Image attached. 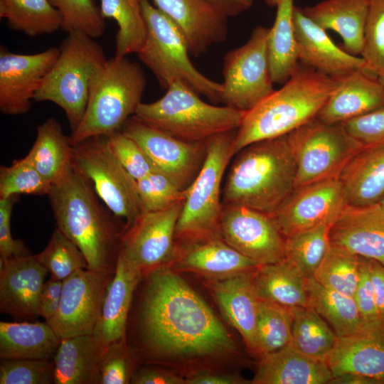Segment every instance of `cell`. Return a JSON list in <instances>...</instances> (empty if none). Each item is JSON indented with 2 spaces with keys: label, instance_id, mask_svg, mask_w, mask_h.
I'll return each mask as SVG.
<instances>
[{
  "label": "cell",
  "instance_id": "1",
  "mask_svg": "<svg viewBox=\"0 0 384 384\" xmlns=\"http://www.w3.org/2000/svg\"><path fill=\"white\" fill-rule=\"evenodd\" d=\"M134 313L138 360L207 356L234 348L230 334L204 300L169 264L142 274Z\"/></svg>",
  "mask_w": 384,
  "mask_h": 384
},
{
  "label": "cell",
  "instance_id": "2",
  "mask_svg": "<svg viewBox=\"0 0 384 384\" xmlns=\"http://www.w3.org/2000/svg\"><path fill=\"white\" fill-rule=\"evenodd\" d=\"M48 196L57 227L80 248L87 269L114 274L125 223L100 203L90 181L73 164Z\"/></svg>",
  "mask_w": 384,
  "mask_h": 384
},
{
  "label": "cell",
  "instance_id": "3",
  "mask_svg": "<svg viewBox=\"0 0 384 384\" xmlns=\"http://www.w3.org/2000/svg\"><path fill=\"white\" fill-rule=\"evenodd\" d=\"M337 83L299 64L281 88L244 113L233 141V156L252 143L287 135L315 119Z\"/></svg>",
  "mask_w": 384,
  "mask_h": 384
},
{
  "label": "cell",
  "instance_id": "4",
  "mask_svg": "<svg viewBox=\"0 0 384 384\" xmlns=\"http://www.w3.org/2000/svg\"><path fill=\"white\" fill-rule=\"evenodd\" d=\"M295 178L287 134L258 141L235 154L222 190V203L272 215L294 190Z\"/></svg>",
  "mask_w": 384,
  "mask_h": 384
},
{
  "label": "cell",
  "instance_id": "5",
  "mask_svg": "<svg viewBox=\"0 0 384 384\" xmlns=\"http://www.w3.org/2000/svg\"><path fill=\"white\" fill-rule=\"evenodd\" d=\"M146 85L138 63L127 56L108 59L92 81L80 123L69 136L72 146L120 131L142 102Z\"/></svg>",
  "mask_w": 384,
  "mask_h": 384
},
{
  "label": "cell",
  "instance_id": "6",
  "mask_svg": "<svg viewBox=\"0 0 384 384\" xmlns=\"http://www.w3.org/2000/svg\"><path fill=\"white\" fill-rule=\"evenodd\" d=\"M244 112L203 101L181 81L171 83L158 100L142 102L132 116L137 120L186 142H206L240 127Z\"/></svg>",
  "mask_w": 384,
  "mask_h": 384
},
{
  "label": "cell",
  "instance_id": "7",
  "mask_svg": "<svg viewBox=\"0 0 384 384\" xmlns=\"http://www.w3.org/2000/svg\"><path fill=\"white\" fill-rule=\"evenodd\" d=\"M94 39L80 31L68 33L34 97L35 101H49L60 107L72 132L83 117L93 80L107 60Z\"/></svg>",
  "mask_w": 384,
  "mask_h": 384
},
{
  "label": "cell",
  "instance_id": "8",
  "mask_svg": "<svg viewBox=\"0 0 384 384\" xmlns=\"http://www.w3.org/2000/svg\"><path fill=\"white\" fill-rule=\"evenodd\" d=\"M142 6L146 36L137 55L152 72L161 87L167 90L174 82L181 81L210 100L221 102L222 84L196 68L178 27L149 0H142Z\"/></svg>",
  "mask_w": 384,
  "mask_h": 384
},
{
  "label": "cell",
  "instance_id": "9",
  "mask_svg": "<svg viewBox=\"0 0 384 384\" xmlns=\"http://www.w3.org/2000/svg\"><path fill=\"white\" fill-rule=\"evenodd\" d=\"M236 131L222 132L207 140V155L203 167L186 190L176 226V241L221 236L220 187L225 169L233 157L232 144Z\"/></svg>",
  "mask_w": 384,
  "mask_h": 384
},
{
  "label": "cell",
  "instance_id": "10",
  "mask_svg": "<svg viewBox=\"0 0 384 384\" xmlns=\"http://www.w3.org/2000/svg\"><path fill=\"white\" fill-rule=\"evenodd\" d=\"M296 164L294 188L338 178L349 160L364 146L342 124L316 117L287 134Z\"/></svg>",
  "mask_w": 384,
  "mask_h": 384
},
{
  "label": "cell",
  "instance_id": "11",
  "mask_svg": "<svg viewBox=\"0 0 384 384\" xmlns=\"http://www.w3.org/2000/svg\"><path fill=\"white\" fill-rule=\"evenodd\" d=\"M72 164L89 180L99 198L127 229L142 213L137 181L111 151L107 136L87 139L73 146Z\"/></svg>",
  "mask_w": 384,
  "mask_h": 384
},
{
  "label": "cell",
  "instance_id": "12",
  "mask_svg": "<svg viewBox=\"0 0 384 384\" xmlns=\"http://www.w3.org/2000/svg\"><path fill=\"white\" fill-rule=\"evenodd\" d=\"M269 28L257 26L240 47L224 56L221 102L247 112L274 90L267 50Z\"/></svg>",
  "mask_w": 384,
  "mask_h": 384
},
{
  "label": "cell",
  "instance_id": "13",
  "mask_svg": "<svg viewBox=\"0 0 384 384\" xmlns=\"http://www.w3.org/2000/svg\"><path fill=\"white\" fill-rule=\"evenodd\" d=\"M120 131L136 142L157 169L183 191L191 185L206 158L207 141H183L133 117Z\"/></svg>",
  "mask_w": 384,
  "mask_h": 384
},
{
  "label": "cell",
  "instance_id": "14",
  "mask_svg": "<svg viewBox=\"0 0 384 384\" xmlns=\"http://www.w3.org/2000/svg\"><path fill=\"white\" fill-rule=\"evenodd\" d=\"M113 275L86 268L63 280L58 309L45 320L60 339L92 334Z\"/></svg>",
  "mask_w": 384,
  "mask_h": 384
},
{
  "label": "cell",
  "instance_id": "15",
  "mask_svg": "<svg viewBox=\"0 0 384 384\" xmlns=\"http://www.w3.org/2000/svg\"><path fill=\"white\" fill-rule=\"evenodd\" d=\"M183 202L159 211L142 213L124 234L119 255L143 274L169 264L175 250V230Z\"/></svg>",
  "mask_w": 384,
  "mask_h": 384
},
{
  "label": "cell",
  "instance_id": "16",
  "mask_svg": "<svg viewBox=\"0 0 384 384\" xmlns=\"http://www.w3.org/2000/svg\"><path fill=\"white\" fill-rule=\"evenodd\" d=\"M220 229L229 245L259 265L284 258L285 238L269 215L243 206L223 204Z\"/></svg>",
  "mask_w": 384,
  "mask_h": 384
},
{
  "label": "cell",
  "instance_id": "17",
  "mask_svg": "<svg viewBox=\"0 0 384 384\" xmlns=\"http://www.w3.org/2000/svg\"><path fill=\"white\" fill-rule=\"evenodd\" d=\"M346 206L341 183L334 178L294 188L270 216L286 238L321 223L333 222Z\"/></svg>",
  "mask_w": 384,
  "mask_h": 384
},
{
  "label": "cell",
  "instance_id": "18",
  "mask_svg": "<svg viewBox=\"0 0 384 384\" xmlns=\"http://www.w3.org/2000/svg\"><path fill=\"white\" fill-rule=\"evenodd\" d=\"M59 55L50 47L34 54H18L1 48L0 111L7 115L27 113L35 95Z\"/></svg>",
  "mask_w": 384,
  "mask_h": 384
},
{
  "label": "cell",
  "instance_id": "19",
  "mask_svg": "<svg viewBox=\"0 0 384 384\" xmlns=\"http://www.w3.org/2000/svg\"><path fill=\"white\" fill-rule=\"evenodd\" d=\"M294 27L298 60L304 65L336 80L356 70H366L361 56L351 54L336 45L326 30L309 18L302 8L296 6Z\"/></svg>",
  "mask_w": 384,
  "mask_h": 384
},
{
  "label": "cell",
  "instance_id": "20",
  "mask_svg": "<svg viewBox=\"0 0 384 384\" xmlns=\"http://www.w3.org/2000/svg\"><path fill=\"white\" fill-rule=\"evenodd\" d=\"M331 245L384 266V208L380 203L347 205L332 222Z\"/></svg>",
  "mask_w": 384,
  "mask_h": 384
},
{
  "label": "cell",
  "instance_id": "21",
  "mask_svg": "<svg viewBox=\"0 0 384 384\" xmlns=\"http://www.w3.org/2000/svg\"><path fill=\"white\" fill-rule=\"evenodd\" d=\"M169 265L175 271L192 272L212 279L252 271L260 266L221 236L176 241Z\"/></svg>",
  "mask_w": 384,
  "mask_h": 384
},
{
  "label": "cell",
  "instance_id": "22",
  "mask_svg": "<svg viewBox=\"0 0 384 384\" xmlns=\"http://www.w3.org/2000/svg\"><path fill=\"white\" fill-rule=\"evenodd\" d=\"M48 273L35 255L0 257V313L20 319L39 316Z\"/></svg>",
  "mask_w": 384,
  "mask_h": 384
},
{
  "label": "cell",
  "instance_id": "23",
  "mask_svg": "<svg viewBox=\"0 0 384 384\" xmlns=\"http://www.w3.org/2000/svg\"><path fill=\"white\" fill-rule=\"evenodd\" d=\"M154 5L181 30L190 54L198 57L224 42L228 18L206 0H153Z\"/></svg>",
  "mask_w": 384,
  "mask_h": 384
},
{
  "label": "cell",
  "instance_id": "24",
  "mask_svg": "<svg viewBox=\"0 0 384 384\" xmlns=\"http://www.w3.org/2000/svg\"><path fill=\"white\" fill-rule=\"evenodd\" d=\"M254 271L211 279L207 284L223 316L240 333L250 352L258 356L256 326L260 299L253 283Z\"/></svg>",
  "mask_w": 384,
  "mask_h": 384
},
{
  "label": "cell",
  "instance_id": "25",
  "mask_svg": "<svg viewBox=\"0 0 384 384\" xmlns=\"http://www.w3.org/2000/svg\"><path fill=\"white\" fill-rule=\"evenodd\" d=\"M326 362L333 378L354 373L384 384V324L337 336Z\"/></svg>",
  "mask_w": 384,
  "mask_h": 384
},
{
  "label": "cell",
  "instance_id": "26",
  "mask_svg": "<svg viewBox=\"0 0 384 384\" xmlns=\"http://www.w3.org/2000/svg\"><path fill=\"white\" fill-rule=\"evenodd\" d=\"M383 107V86L375 75L360 70L338 80L316 118L329 124H342Z\"/></svg>",
  "mask_w": 384,
  "mask_h": 384
},
{
  "label": "cell",
  "instance_id": "27",
  "mask_svg": "<svg viewBox=\"0 0 384 384\" xmlns=\"http://www.w3.org/2000/svg\"><path fill=\"white\" fill-rule=\"evenodd\" d=\"M142 274L119 255L115 272L92 333L103 347L125 336L134 293Z\"/></svg>",
  "mask_w": 384,
  "mask_h": 384
},
{
  "label": "cell",
  "instance_id": "28",
  "mask_svg": "<svg viewBox=\"0 0 384 384\" xmlns=\"http://www.w3.org/2000/svg\"><path fill=\"white\" fill-rule=\"evenodd\" d=\"M333 375L325 361L311 358L291 343L260 358L254 384H329Z\"/></svg>",
  "mask_w": 384,
  "mask_h": 384
},
{
  "label": "cell",
  "instance_id": "29",
  "mask_svg": "<svg viewBox=\"0 0 384 384\" xmlns=\"http://www.w3.org/2000/svg\"><path fill=\"white\" fill-rule=\"evenodd\" d=\"M338 179L347 205L380 203L384 198V144L364 146L346 164Z\"/></svg>",
  "mask_w": 384,
  "mask_h": 384
},
{
  "label": "cell",
  "instance_id": "30",
  "mask_svg": "<svg viewBox=\"0 0 384 384\" xmlns=\"http://www.w3.org/2000/svg\"><path fill=\"white\" fill-rule=\"evenodd\" d=\"M367 0H323L302 8L304 14L323 29L336 32L348 53L361 55L365 40Z\"/></svg>",
  "mask_w": 384,
  "mask_h": 384
},
{
  "label": "cell",
  "instance_id": "31",
  "mask_svg": "<svg viewBox=\"0 0 384 384\" xmlns=\"http://www.w3.org/2000/svg\"><path fill=\"white\" fill-rule=\"evenodd\" d=\"M104 348L92 334L61 339L53 356L54 384H99Z\"/></svg>",
  "mask_w": 384,
  "mask_h": 384
},
{
  "label": "cell",
  "instance_id": "32",
  "mask_svg": "<svg viewBox=\"0 0 384 384\" xmlns=\"http://www.w3.org/2000/svg\"><path fill=\"white\" fill-rule=\"evenodd\" d=\"M253 283L260 300L288 309L309 306L306 278L286 258L258 266Z\"/></svg>",
  "mask_w": 384,
  "mask_h": 384
},
{
  "label": "cell",
  "instance_id": "33",
  "mask_svg": "<svg viewBox=\"0 0 384 384\" xmlns=\"http://www.w3.org/2000/svg\"><path fill=\"white\" fill-rule=\"evenodd\" d=\"M60 340L46 321H0V358H53Z\"/></svg>",
  "mask_w": 384,
  "mask_h": 384
},
{
  "label": "cell",
  "instance_id": "34",
  "mask_svg": "<svg viewBox=\"0 0 384 384\" xmlns=\"http://www.w3.org/2000/svg\"><path fill=\"white\" fill-rule=\"evenodd\" d=\"M25 157L52 185L62 178L72 164L73 146L55 119L48 118L38 127L35 142Z\"/></svg>",
  "mask_w": 384,
  "mask_h": 384
},
{
  "label": "cell",
  "instance_id": "35",
  "mask_svg": "<svg viewBox=\"0 0 384 384\" xmlns=\"http://www.w3.org/2000/svg\"><path fill=\"white\" fill-rule=\"evenodd\" d=\"M269 28L267 50L273 83L283 85L299 65L294 27V0H279Z\"/></svg>",
  "mask_w": 384,
  "mask_h": 384
},
{
  "label": "cell",
  "instance_id": "36",
  "mask_svg": "<svg viewBox=\"0 0 384 384\" xmlns=\"http://www.w3.org/2000/svg\"><path fill=\"white\" fill-rule=\"evenodd\" d=\"M309 306L330 324L337 336L365 328L353 297L326 288L314 277L306 278Z\"/></svg>",
  "mask_w": 384,
  "mask_h": 384
},
{
  "label": "cell",
  "instance_id": "37",
  "mask_svg": "<svg viewBox=\"0 0 384 384\" xmlns=\"http://www.w3.org/2000/svg\"><path fill=\"white\" fill-rule=\"evenodd\" d=\"M0 18L12 30L35 37L62 28V17L50 0H0Z\"/></svg>",
  "mask_w": 384,
  "mask_h": 384
},
{
  "label": "cell",
  "instance_id": "38",
  "mask_svg": "<svg viewBox=\"0 0 384 384\" xmlns=\"http://www.w3.org/2000/svg\"><path fill=\"white\" fill-rule=\"evenodd\" d=\"M100 11L105 18L114 20L118 26L114 56L137 54L146 36L142 0H100Z\"/></svg>",
  "mask_w": 384,
  "mask_h": 384
},
{
  "label": "cell",
  "instance_id": "39",
  "mask_svg": "<svg viewBox=\"0 0 384 384\" xmlns=\"http://www.w3.org/2000/svg\"><path fill=\"white\" fill-rule=\"evenodd\" d=\"M290 309L293 316L291 344L304 354L326 362L337 338L334 331L309 306Z\"/></svg>",
  "mask_w": 384,
  "mask_h": 384
},
{
  "label": "cell",
  "instance_id": "40",
  "mask_svg": "<svg viewBox=\"0 0 384 384\" xmlns=\"http://www.w3.org/2000/svg\"><path fill=\"white\" fill-rule=\"evenodd\" d=\"M332 222H324L285 238L284 258L305 278L313 277L329 247Z\"/></svg>",
  "mask_w": 384,
  "mask_h": 384
},
{
  "label": "cell",
  "instance_id": "41",
  "mask_svg": "<svg viewBox=\"0 0 384 384\" xmlns=\"http://www.w3.org/2000/svg\"><path fill=\"white\" fill-rule=\"evenodd\" d=\"M292 322L290 309L259 301L256 336L260 358L292 343Z\"/></svg>",
  "mask_w": 384,
  "mask_h": 384
},
{
  "label": "cell",
  "instance_id": "42",
  "mask_svg": "<svg viewBox=\"0 0 384 384\" xmlns=\"http://www.w3.org/2000/svg\"><path fill=\"white\" fill-rule=\"evenodd\" d=\"M360 257L331 245L313 277L322 286L353 297L360 274Z\"/></svg>",
  "mask_w": 384,
  "mask_h": 384
},
{
  "label": "cell",
  "instance_id": "43",
  "mask_svg": "<svg viewBox=\"0 0 384 384\" xmlns=\"http://www.w3.org/2000/svg\"><path fill=\"white\" fill-rule=\"evenodd\" d=\"M35 257L50 277L61 281L78 270L87 268V260L80 248L58 227L46 247Z\"/></svg>",
  "mask_w": 384,
  "mask_h": 384
},
{
  "label": "cell",
  "instance_id": "44",
  "mask_svg": "<svg viewBox=\"0 0 384 384\" xmlns=\"http://www.w3.org/2000/svg\"><path fill=\"white\" fill-rule=\"evenodd\" d=\"M53 185L26 158L0 167V198L26 195H48Z\"/></svg>",
  "mask_w": 384,
  "mask_h": 384
},
{
  "label": "cell",
  "instance_id": "45",
  "mask_svg": "<svg viewBox=\"0 0 384 384\" xmlns=\"http://www.w3.org/2000/svg\"><path fill=\"white\" fill-rule=\"evenodd\" d=\"M62 17V29L80 31L96 38L105 30V21L94 0H50Z\"/></svg>",
  "mask_w": 384,
  "mask_h": 384
},
{
  "label": "cell",
  "instance_id": "46",
  "mask_svg": "<svg viewBox=\"0 0 384 384\" xmlns=\"http://www.w3.org/2000/svg\"><path fill=\"white\" fill-rule=\"evenodd\" d=\"M138 363V358L127 343L125 336L110 343L103 350L99 384L130 383Z\"/></svg>",
  "mask_w": 384,
  "mask_h": 384
},
{
  "label": "cell",
  "instance_id": "47",
  "mask_svg": "<svg viewBox=\"0 0 384 384\" xmlns=\"http://www.w3.org/2000/svg\"><path fill=\"white\" fill-rule=\"evenodd\" d=\"M136 181L142 213L163 210L185 201L186 191L160 171Z\"/></svg>",
  "mask_w": 384,
  "mask_h": 384
},
{
  "label": "cell",
  "instance_id": "48",
  "mask_svg": "<svg viewBox=\"0 0 384 384\" xmlns=\"http://www.w3.org/2000/svg\"><path fill=\"white\" fill-rule=\"evenodd\" d=\"M365 40L361 56L366 70L374 75L384 70V0H367Z\"/></svg>",
  "mask_w": 384,
  "mask_h": 384
},
{
  "label": "cell",
  "instance_id": "49",
  "mask_svg": "<svg viewBox=\"0 0 384 384\" xmlns=\"http://www.w3.org/2000/svg\"><path fill=\"white\" fill-rule=\"evenodd\" d=\"M54 370L53 358H1L0 384H53Z\"/></svg>",
  "mask_w": 384,
  "mask_h": 384
},
{
  "label": "cell",
  "instance_id": "50",
  "mask_svg": "<svg viewBox=\"0 0 384 384\" xmlns=\"http://www.w3.org/2000/svg\"><path fill=\"white\" fill-rule=\"evenodd\" d=\"M107 142L117 160L136 181L159 171L139 144L121 131L107 136Z\"/></svg>",
  "mask_w": 384,
  "mask_h": 384
},
{
  "label": "cell",
  "instance_id": "51",
  "mask_svg": "<svg viewBox=\"0 0 384 384\" xmlns=\"http://www.w3.org/2000/svg\"><path fill=\"white\" fill-rule=\"evenodd\" d=\"M358 282L353 296L365 328L384 324L379 318L370 282L369 259L360 257Z\"/></svg>",
  "mask_w": 384,
  "mask_h": 384
},
{
  "label": "cell",
  "instance_id": "52",
  "mask_svg": "<svg viewBox=\"0 0 384 384\" xmlns=\"http://www.w3.org/2000/svg\"><path fill=\"white\" fill-rule=\"evenodd\" d=\"M342 124L348 133L363 146L384 144V107Z\"/></svg>",
  "mask_w": 384,
  "mask_h": 384
},
{
  "label": "cell",
  "instance_id": "53",
  "mask_svg": "<svg viewBox=\"0 0 384 384\" xmlns=\"http://www.w3.org/2000/svg\"><path fill=\"white\" fill-rule=\"evenodd\" d=\"M18 196L0 198V257L8 258L31 255L21 240L14 239L11 232V212Z\"/></svg>",
  "mask_w": 384,
  "mask_h": 384
},
{
  "label": "cell",
  "instance_id": "54",
  "mask_svg": "<svg viewBox=\"0 0 384 384\" xmlns=\"http://www.w3.org/2000/svg\"><path fill=\"white\" fill-rule=\"evenodd\" d=\"M63 282L50 277L44 283L39 302V316L45 320L50 319L57 311L63 288Z\"/></svg>",
  "mask_w": 384,
  "mask_h": 384
},
{
  "label": "cell",
  "instance_id": "55",
  "mask_svg": "<svg viewBox=\"0 0 384 384\" xmlns=\"http://www.w3.org/2000/svg\"><path fill=\"white\" fill-rule=\"evenodd\" d=\"M130 383L132 384H182L186 380L168 370L156 367L137 368Z\"/></svg>",
  "mask_w": 384,
  "mask_h": 384
},
{
  "label": "cell",
  "instance_id": "56",
  "mask_svg": "<svg viewBox=\"0 0 384 384\" xmlns=\"http://www.w3.org/2000/svg\"><path fill=\"white\" fill-rule=\"evenodd\" d=\"M370 282L380 320L384 323V266L369 259Z\"/></svg>",
  "mask_w": 384,
  "mask_h": 384
},
{
  "label": "cell",
  "instance_id": "57",
  "mask_svg": "<svg viewBox=\"0 0 384 384\" xmlns=\"http://www.w3.org/2000/svg\"><path fill=\"white\" fill-rule=\"evenodd\" d=\"M227 18L237 16L250 9L253 0H206Z\"/></svg>",
  "mask_w": 384,
  "mask_h": 384
},
{
  "label": "cell",
  "instance_id": "58",
  "mask_svg": "<svg viewBox=\"0 0 384 384\" xmlns=\"http://www.w3.org/2000/svg\"><path fill=\"white\" fill-rule=\"evenodd\" d=\"M187 384H238L243 379L234 375L209 372L197 373L185 380Z\"/></svg>",
  "mask_w": 384,
  "mask_h": 384
},
{
  "label": "cell",
  "instance_id": "59",
  "mask_svg": "<svg viewBox=\"0 0 384 384\" xmlns=\"http://www.w3.org/2000/svg\"><path fill=\"white\" fill-rule=\"evenodd\" d=\"M329 384H383L380 380L354 373H345L336 377Z\"/></svg>",
  "mask_w": 384,
  "mask_h": 384
},
{
  "label": "cell",
  "instance_id": "60",
  "mask_svg": "<svg viewBox=\"0 0 384 384\" xmlns=\"http://www.w3.org/2000/svg\"><path fill=\"white\" fill-rule=\"evenodd\" d=\"M376 77L384 89V70L379 72Z\"/></svg>",
  "mask_w": 384,
  "mask_h": 384
},
{
  "label": "cell",
  "instance_id": "61",
  "mask_svg": "<svg viewBox=\"0 0 384 384\" xmlns=\"http://www.w3.org/2000/svg\"><path fill=\"white\" fill-rule=\"evenodd\" d=\"M264 1L267 5L271 7L277 6V4L279 1V0H264Z\"/></svg>",
  "mask_w": 384,
  "mask_h": 384
},
{
  "label": "cell",
  "instance_id": "62",
  "mask_svg": "<svg viewBox=\"0 0 384 384\" xmlns=\"http://www.w3.org/2000/svg\"><path fill=\"white\" fill-rule=\"evenodd\" d=\"M380 204L384 208V198L380 201Z\"/></svg>",
  "mask_w": 384,
  "mask_h": 384
}]
</instances>
